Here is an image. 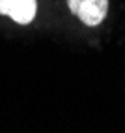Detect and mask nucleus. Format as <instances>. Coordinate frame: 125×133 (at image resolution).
I'll return each mask as SVG.
<instances>
[{"label":"nucleus","mask_w":125,"mask_h":133,"mask_svg":"<svg viewBox=\"0 0 125 133\" xmlns=\"http://www.w3.org/2000/svg\"><path fill=\"white\" fill-rule=\"evenodd\" d=\"M38 11V0H0V15L11 17L19 24L34 21Z\"/></svg>","instance_id":"obj_1"},{"label":"nucleus","mask_w":125,"mask_h":133,"mask_svg":"<svg viewBox=\"0 0 125 133\" xmlns=\"http://www.w3.org/2000/svg\"><path fill=\"white\" fill-rule=\"evenodd\" d=\"M108 13V0H82L78 4L77 17L88 26H97Z\"/></svg>","instance_id":"obj_2"},{"label":"nucleus","mask_w":125,"mask_h":133,"mask_svg":"<svg viewBox=\"0 0 125 133\" xmlns=\"http://www.w3.org/2000/svg\"><path fill=\"white\" fill-rule=\"evenodd\" d=\"M67 2V8H69V11L73 13V15H77V10H78V4L82 2V0H65Z\"/></svg>","instance_id":"obj_3"}]
</instances>
